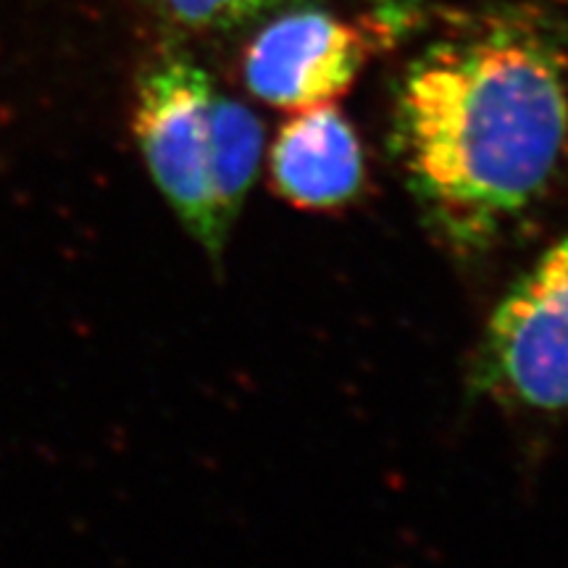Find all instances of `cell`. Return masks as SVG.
<instances>
[{"mask_svg": "<svg viewBox=\"0 0 568 568\" xmlns=\"http://www.w3.org/2000/svg\"><path fill=\"white\" fill-rule=\"evenodd\" d=\"M568 148V55L518 17L435 42L403 74L393 155L426 224L481 253L545 195Z\"/></svg>", "mask_w": 568, "mask_h": 568, "instance_id": "1", "label": "cell"}, {"mask_svg": "<svg viewBox=\"0 0 568 568\" xmlns=\"http://www.w3.org/2000/svg\"><path fill=\"white\" fill-rule=\"evenodd\" d=\"M216 84L187 55H163L142 77L134 134L155 187L184 230L219 258L232 230L213 195V98Z\"/></svg>", "mask_w": 568, "mask_h": 568, "instance_id": "2", "label": "cell"}, {"mask_svg": "<svg viewBox=\"0 0 568 568\" xmlns=\"http://www.w3.org/2000/svg\"><path fill=\"white\" fill-rule=\"evenodd\" d=\"M481 379L518 406L568 410V234L497 305Z\"/></svg>", "mask_w": 568, "mask_h": 568, "instance_id": "3", "label": "cell"}, {"mask_svg": "<svg viewBox=\"0 0 568 568\" xmlns=\"http://www.w3.org/2000/svg\"><path fill=\"white\" fill-rule=\"evenodd\" d=\"M368 38L351 21L305 9L268 21L245 51V84L261 103L303 111L335 103L355 82Z\"/></svg>", "mask_w": 568, "mask_h": 568, "instance_id": "4", "label": "cell"}, {"mask_svg": "<svg viewBox=\"0 0 568 568\" xmlns=\"http://www.w3.org/2000/svg\"><path fill=\"white\" fill-rule=\"evenodd\" d=\"M274 190L295 209L332 211L364 187V148L335 103L293 111L268 155Z\"/></svg>", "mask_w": 568, "mask_h": 568, "instance_id": "5", "label": "cell"}, {"mask_svg": "<svg viewBox=\"0 0 568 568\" xmlns=\"http://www.w3.org/2000/svg\"><path fill=\"white\" fill-rule=\"evenodd\" d=\"M264 151V126L243 103L216 92L213 98V195L230 226L243 209Z\"/></svg>", "mask_w": 568, "mask_h": 568, "instance_id": "6", "label": "cell"}, {"mask_svg": "<svg viewBox=\"0 0 568 568\" xmlns=\"http://www.w3.org/2000/svg\"><path fill=\"white\" fill-rule=\"evenodd\" d=\"M176 24L195 32H222L245 24L280 0H153Z\"/></svg>", "mask_w": 568, "mask_h": 568, "instance_id": "7", "label": "cell"}]
</instances>
